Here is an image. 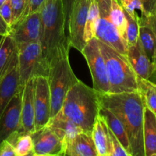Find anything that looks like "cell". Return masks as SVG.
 Returning a JSON list of instances; mask_svg holds the SVG:
<instances>
[{
    "mask_svg": "<svg viewBox=\"0 0 156 156\" xmlns=\"http://www.w3.org/2000/svg\"><path fill=\"white\" fill-rule=\"evenodd\" d=\"M143 4L145 14L141 16H147L152 14L156 9V0H140Z\"/></svg>",
    "mask_w": 156,
    "mask_h": 156,
    "instance_id": "e575fe53",
    "label": "cell"
},
{
    "mask_svg": "<svg viewBox=\"0 0 156 156\" xmlns=\"http://www.w3.org/2000/svg\"><path fill=\"white\" fill-rule=\"evenodd\" d=\"M99 114L103 117L108 126L112 131L113 133L117 136V138L120 142L125 150L129 153V156H131L130 145H129L126 129H125L121 121L117 118V117L114 113H112L110 110L107 109L104 107L100 106Z\"/></svg>",
    "mask_w": 156,
    "mask_h": 156,
    "instance_id": "ffe728a7",
    "label": "cell"
},
{
    "mask_svg": "<svg viewBox=\"0 0 156 156\" xmlns=\"http://www.w3.org/2000/svg\"><path fill=\"white\" fill-rule=\"evenodd\" d=\"M34 111L35 131L47 124L50 119L51 104L47 77L38 76L34 78Z\"/></svg>",
    "mask_w": 156,
    "mask_h": 156,
    "instance_id": "8fae6325",
    "label": "cell"
},
{
    "mask_svg": "<svg viewBox=\"0 0 156 156\" xmlns=\"http://www.w3.org/2000/svg\"><path fill=\"white\" fill-rule=\"evenodd\" d=\"M91 136L97 149L98 156H109L106 123L98 114L91 130Z\"/></svg>",
    "mask_w": 156,
    "mask_h": 156,
    "instance_id": "7402d4cb",
    "label": "cell"
},
{
    "mask_svg": "<svg viewBox=\"0 0 156 156\" xmlns=\"http://www.w3.org/2000/svg\"><path fill=\"white\" fill-rule=\"evenodd\" d=\"M89 0H76L72 5L67 24V34L71 47L82 52L86 42L84 39Z\"/></svg>",
    "mask_w": 156,
    "mask_h": 156,
    "instance_id": "9c48e42d",
    "label": "cell"
},
{
    "mask_svg": "<svg viewBox=\"0 0 156 156\" xmlns=\"http://www.w3.org/2000/svg\"><path fill=\"white\" fill-rule=\"evenodd\" d=\"M47 79L51 104L50 117H52L61 109L69 90L79 80L70 65L69 53L58 55L53 59L50 64Z\"/></svg>",
    "mask_w": 156,
    "mask_h": 156,
    "instance_id": "5b68a950",
    "label": "cell"
},
{
    "mask_svg": "<svg viewBox=\"0 0 156 156\" xmlns=\"http://www.w3.org/2000/svg\"><path fill=\"white\" fill-rule=\"evenodd\" d=\"M99 110L98 93L79 80L69 90L59 111L83 132L91 133Z\"/></svg>",
    "mask_w": 156,
    "mask_h": 156,
    "instance_id": "3957f363",
    "label": "cell"
},
{
    "mask_svg": "<svg viewBox=\"0 0 156 156\" xmlns=\"http://www.w3.org/2000/svg\"><path fill=\"white\" fill-rule=\"evenodd\" d=\"M5 1H6V0H0V7H1V6L2 5V4H3V3H4Z\"/></svg>",
    "mask_w": 156,
    "mask_h": 156,
    "instance_id": "f35d334b",
    "label": "cell"
},
{
    "mask_svg": "<svg viewBox=\"0 0 156 156\" xmlns=\"http://www.w3.org/2000/svg\"><path fill=\"white\" fill-rule=\"evenodd\" d=\"M138 22L139 24H145L150 27L156 37V9L152 14L147 16H140Z\"/></svg>",
    "mask_w": 156,
    "mask_h": 156,
    "instance_id": "1f68e13d",
    "label": "cell"
},
{
    "mask_svg": "<svg viewBox=\"0 0 156 156\" xmlns=\"http://www.w3.org/2000/svg\"><path fill=\"white\" fill-rule=\"evenodd\" d=\"M92 77L93 88L98 94H106L109 91V82L106 64L101 51L97 38H91L82 50Z\"/></svg>",
    "mask_w": 156,
    "mask_h": 156,
    "instance_id": "52a82bcc",
    "label": "cell"
},
{
    "mask_svg": "<svg viewBox=\"0 0 156 156\" xmlns=\"http://www.w3.org/2000/svg\"><path fill=\"white\" fill-rule=\"evenodd\" d=\"M19 91L21 89L18 79L17 55L8 71L0 79V117L14 94Z\"/></svg>",
    "mask_w": 156,
    "mask_h": 156,
    "instance_id": "9a60e30c",
    "label": "cell"
},
{
    "mask_svg": "<svg viewBox=\"0 0 156 156\" xmlns=\"http://www.w3.org/2000/svg\"><path fill=\"white\" fill-rule=\"evenodd\" d=\"M145 156H156V115L145 106L143 122Z\"/></svg>",
    "mask_w": 156,
    "mask_h": 156,
    "instance_id": "d6986e66",
    "label": "cell"
},
{
    "mask_svg": "<svg viewBox=\"0 0 156 156\" xmlns=\"http://www.w3.org/2000/svg\"><path fill=\"white\" fill-rule=\"evenodd\" d=\"M106 64L109 82L108 93L134 92L139 91V77L125 55L98 41Z\"/></svg>",
    "mask_w": 156,
    "mask_h": 156,
    "instance_id": "277c9868",
    "label": "cell"
},
{
    "mask_svg": "<svg viewBox=\"0 0 156 156\" xmlns=\"http://www.w3.org/2000/svg\"><path fill=\"white\" fill-rule=\"evenodd\" d=\"M117 1L122 6L123 10L133 18H136L139 16L136 10H140L141 12V15L145 14L144 8L140 0H117Z\"/></svg>",
    "mask_w": 156,
    "mask_h": 156,
    "instance_id": "f1b7e54d",
    "label": "cell"
},
{
    "mask_svg": "<svg viewBox=\"0 0 156 156\" xmlns=\"http://www.w3.org/2000/svg\"><path fill=\"white\" fill-rule=\"evenodd\" d=\"M62 144L63 155L98 156L91 133L80 132L65 140Z\"/></svg>",
    "mask_w": 156,
    "mask_h": 156,
    "instance_id": "2e32d148",
    "label": "cell"
},
{
    "mask_svg": "<svg viewBox=\"0 0 156 156\" xmlns=\"http://www.w3.org/2000/svg\"><path fill=\"white\" fill-rule=\"evenodd\" d=\"M11 27L5 21L2 17L0 15V36H5L9 35L10 33Z\"/></svg>",
    "mask_w": 156,
    "mask_h": 156,
    "instance_id": "74e56055",
    "label": "cell"
},
{
    "mask_svg": "<svg viewBox=\"0 0 156 156\" xmlns=\"http://www.w3.org/2000/svg\"><path fill=\"white\" fill-rule=\"evenodd\" d=\"M139 41L149 59H152L156 50V37L150 27L139 24Z\"/></svg>",
    "mask_w": 156,
    "mask_h": 156,
    "instance_id": "484cf974",
    "label": "cell"
},
{
    "mask_svg": "<svg viewBox=\"0 0 156 156\" xmlns=\"http://www.w3.org/2000/svg\"><path fill=\"white\" fill-rule=\"evenodd\" d=\"M41 37L43 58L50 64L58 55L69 53L71 49L62 0H45L41 6Z\"/></svg>",
    "mask_w": 156,
    "mask_h": 156,
    "instance_id": "7a4b0ae2",
    "label": "cell"
},
{
    "mask_svg": "<svg viewBox=\"0 0 156 156\" xmlns=\"http://www.w3.org/2000/svg\"><path fill=\"white\" fill-rule=\"evenodd\" d=\"M21 91L14 94L0 117V143L14 133H21Z\"/></svg>",
    "mask_w": 156,
    "mask_h": 156,
    "instance_id": "4fadbf2b",
    "label": "cell"
},
{
    "mask_svg": "<svg viewBox=\"0 0 156 156\" xmlns=\"http://www.w3.org/2000/svg\"><path fill=\"white\" fill-rule=\"evenodd\" d=\"M126 56L140 79L148 80L152 73V61L146 55L140 41L128 46Z\"/></svg>",
    "mask_w": 156,
    "mask_h": 156,
    "instance_id": "e0dca14e",
    "label": "cell"
},
{
    "mask_svg": "<svg viewBox=\"0 0 156 156\" xmlns=\"http://www.w3.org/2000/svg\"><path fill=\"white\" fill-rule=\"evenodd\" d=\"M139 91L143 97L145 106L156 115V90L155 85L149 80L139 78Z\"/></svg>",
    "mask_w": 156,
    "mask_h": 156,
    "instance_id": "4316f807",
    "label": "cell"
},
{
    "mask_svg": "<svg viewBox=\"0 0 156 156\" xmlns=\"http://www.w3.org/2000/svg\"><path fill=\"white\" fill-rule=\"evenodd\" d=\"M34 79L26 82L21 91V133H33L35 131Z\"/></svg>",
    "mask_w": 156,
    "mask_h": 156,
    "instance_id": "5bb4252c",
    "label": "cell"
},
{
    "mask_svg": "<svg viewBox=\"0 0 156 156\" xmlns=\"http://www.w3.org/2000/svg\"><path fill=\"white\" fill-rule=\"evenodd\" d=\"M110 15H111V21L115 25L116 28L117 29L121 37L123 38V41L126 43L125 37H126V25H127V21H126L124 10H123V9L117 0H111Z\"/></svg>",
    "mask_w": 156,
    "mask_h": 156,
    "instance_id": "d4e9b609",
    "label": "cell"
},
{
    "mask_svg": "<svg viewBox=\"0 0 156 156\" xmlns=\"http://www.w3.org/2000/svg\"><path fill=\"white\" fill-rule=\"evenodd\" d=\"M9 35L16 46L40 42L41 37V12H32L11 26Z\"/></svg>",
    "mask_w": 156,
    "mask_h": 156,
    "instance_id": "30bf717a",
    "label": "cell"
},
{
    "mask_svg": "<svg viewBox=\"0 0 156 156\" xmlns=\"http://www.w3.org/2000/svg\"><path fill=\"white\" fill-rule=\"evenodd\" d=\"M100 106L114 113L126 129L131 156H145L143 122L145 104L139 91L98 94Z\"/></svg>",
    "mask_w": 156,
    "mask_h": 156,
    "instance_id": "6da1fadb",
    "label": "cell"
},
{
    "mask_svg": "<svg viewBox=\"0 0 156 156\" xmlns=\"http://www.w3.org/2000/svg\"><path fill=\"white\" fill-rule=\"evenodd\" d=\"M0 156H15L13 145L8 140H4L0 143Z\"/></svg>",
    "mask_w": 156,
    "mask_h": 156,
    "instance_id": "d6a6232c",
    "label": "cell"
},
{
    "mask_svg": "<svg viewBox=\"0 0 156 156\" xmlns=\"http://www.w3.org/2000/svg\"><path fill=\"white\" fill-rule=\"evenodd\" d=\"M44 1H45V0H29L27 9L25 10L24 15H23V16L21 17V18L26 16V15H28V14L32 13V12L40 11L41 6L44 4ZM21 18H20V19H21Z\"/></svg>",
    "mask_w": 156,
    "mask_h": 156,
    "instance_id": "836d02e7",
    "label": "cell"
},
{
    "mask_svg": "<svg viewBox=\"0 0 156 156\" xmlns=\"http://www.w3.org/2000/svg\"><path fill=\"white\" fill-rule=\"evenodd\" d=\"M18 55V48L10 35L0 40V79L5 75Z\"/></svg>",
    "mask_w": 156,
    "mask_h": 156,
    "instance_id": "44dd1931",
    "label": "cell"
},
{
    "mask_svg": "<svg viewBox=\"0 0 156 156\" xmlns=\"http://www.w3.org/2000/svg\"><path fill=\"white\" fill-rule=\"evenodd\" d=\"M33 156L63 155L62 142L47 125L30 134Z\"/></svg>",
    "mask_w": 156,
    "mask_h": 156,
    "instance_id": "7c38bea8",
    "label": "cell"
},
{
    "mask_svg": "<svg viewBox=\"0 0 156 156\" xmlns=\"http://www.w3.org/2000/svg\"><path fill=\"white\" fill-rule=\"evenodd\" d=\"M29 0H10L12 5V12H13V23L18 21L24 15V12L27 9Z\"/></svg>",
    "mask_w": 156,
    "mask_h": 156,
    "instance_id": "f546056e",
    "label": "cell"
},
{
    "mask_svg": "<svg viewBox=\"0 0 156 156\" xmlns=\"http://www.w3.org/2000/svg\"><path fill=\"white\" fill-rule=\"evenodd\" d=\"M97 2L99 7V19L95 37L126 56L127 46L111 21L110 15L111 0H97Z\"/></svg>",
    "mask_w": 156,
    "mask_h": 156,
    "instance_id": "ba28073f",
    "label": "cell"
},
{
    "mask_svg": "<svg viewBox=\"0 0 156 156\" xmlns=\"http://www.w3.org/2000/svg\"><path fill=\"white\" fill-rule=\"evenodd\" d=\"M0 15L5 21L11 27L13 23V12H12L10 0H6L0 7Z\"/></svg>",
    "mask_w": 156,
    "mask_h": 156,
    "instance_id": "4dcf8cb0",
    "label": "cell"
},
{
    "mask_svg": "<svg viewBox=\"0 0 156 156\" xmlns=\"http://www.w3.org/2000/svg\"><path fill=\"white\" fill-rule=\"evenodd\" d=\"M125 15H126V21H127L125 41H126V44L128 47V46L135 44L138 41L139 27H140L138 20L140 16L136 17V18H133L126 12H125Z\"/></svg>",
    "mask_w": 156,
    "mask_h": 156,
    "instance_id": "83f0119b",
    "label": "cell"
},
{
    "mask_svg": "<svg viewBox=\"0 0 156 156\" xmlns=\"http://www.w3.org/2000/svg\"><path fill=\"white\" fill-rule=\"evenodd\" d=\"M6 140L13 145L15 156L32 155L33 140L30 134L16 132L12 134Z\"/></svg>",
    "mask_w": 156,
    "mask_h": 156,
    "instance_id": "603a6c76",
    "label": "cell"
},
{
    "mask_svg": "<svg viewBox=\"0 0 156 156\" xmlns=\"http://www.w3.org/2000/svg\"><path fill=\"white\" fill-rule=\"evenodd\" d=\"M18 48V70L20 89L26 82L38 76L47 77L49 67L43 58L41 43H28L17 46Z\"/></svg>",
    "mask_w": 156,
    "mask_h": 156,
    "instance_id": "8992f818",
    "label": "cell"
},
{
    "mask_svg": "<svg viewBox=\"0 0 156 156\" xmlns=\"http://www.w3.org/2000/svg\"><path fill=\"white\" fill-rule=\"evenodd\" d=\"M99 19V7L97 0H89L86 23L85 27L84 39L85 42L95 37L96 29Z\"/></svg>",
    "mask_w": 156,
    "mask_h": 156,
    "instance_id": "cb8c5ba5",
    "label": "cell"
},
{
    "mask_svg": "<svg viewBox=\"0 0 156 156\" xmlns=\"http://www.w3.org/2000/svg\"><path fill=\"white\" fill-rule=\"evenodd\" d=\"M155 90H156V85H155Z\"/></svg>",
    "mask_w": 156,
    "mask_h": 156,
    "instance_id": "ab89813d",
    "label": "cell"
},
{
    "mask_svg": "<svg viewBox=\"0 0 156 156\" xmlns=\"http://www.w3.org/2000/svg\"><path fill=\"white\" fill-rule=\"evenodd\" d=\"M76 0H62V7H63V12L64 15H65V21H66V30H67V24H68L69 16L70 11H71L72 5H73V2Z\"/></svg>",
    "mask_w": 156,
    "mask_h": 156,
    "instance_id": "d590c367",
    "label": "cell"
},
{
    "mask_svg": "<svg viewBox=\"0 0 156 156\" xmlns=\"http://www.w3.org/2000/svg\"><path fill=\"white\" fill-rule=\"evenodd\" d=\"M47 125L62 140V143L79 133L83 132L80 127L76 126L72 120L66 117L61 111L52 117Z\"/></svg>",
    "mask_w": 156,
    "mask_h": 156,
    "instance_id": "ac0fdd59",
    "label": "cell"
},
{
    "mask_svg": "<svg viewBox=\"0 0 156 156\" xmlns=\"http://www.w3.org/2000/svg\"><path fill=\"white\" fill-rule=\"evenodd\" d=\"M151 61H152V73H151V75L148 80L152 82V84H154V85H156V50L153 56H152V59H151Z\"/></svg>",
    "mask_w": 156,
    "mask_h": 156,
    "instance_id": "8d00e7d4",
    "label": "cell"
}]
</instances>
